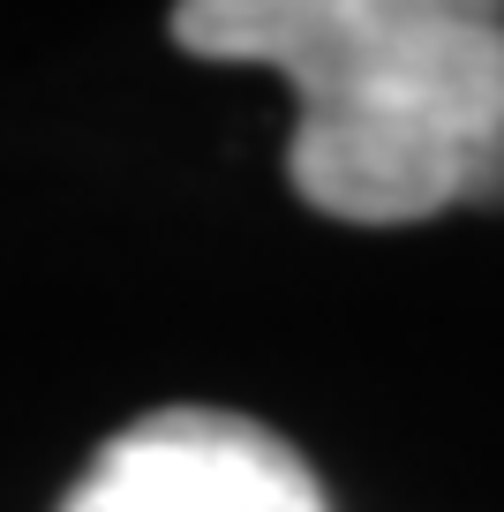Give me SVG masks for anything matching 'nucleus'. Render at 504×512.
Here are the masks:
<instances>
[{
	"mask_svg": "<svg viewBox=\"0 0 504 512\" xmlns=\"http://www.w3.org/2000/svg\"><path fill=\"white\" fill-rule=\"evenodd\" d=\"M174 46L294 83L286 181L324 219L504 211V8L489 0H189Z\"/></svg>",
	"mask_w": 504,
	"mask_h": 512,
	"instance_id": "obj_1",
	"label": "nucleus"
},
{
	"mask_svg": "<svg viewBox=\"0 0 504 512\" xmlns=\"http://www.w3.org/2000/svg\"><path fill=\"white\" fill-rule=\"evenodd\" d=\"M61 512H331L286 437L226 407H158L91 452Z\"/></svg>",
	"mask_w": 504,
	"mask_h": 512,
	"instance_id": "obj_2",
	"label": "nucleus"
}]
</instances>
